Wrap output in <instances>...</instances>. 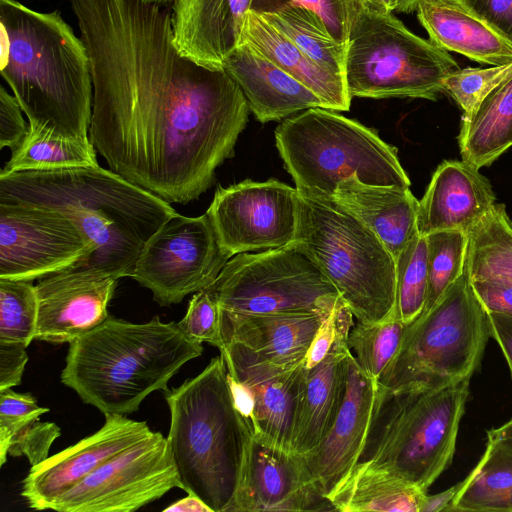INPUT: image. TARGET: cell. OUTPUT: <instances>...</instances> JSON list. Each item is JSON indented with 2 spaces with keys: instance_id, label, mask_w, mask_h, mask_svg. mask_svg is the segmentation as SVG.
<instances>
[{
  "instance_id": "f6af8a7d",
  "label": "cell",
  "mask_w": 512,
  "mask_h": 512,
  "mask_svg": "<svg viewBox=\"0 0 512 512\" xmlns=\"http://www.w3.org/2000/svg\"><path fill=\"white\" fill-rule=\"evenodd\" d=\"M29 130L22 116V109L14 95L0 87V148L14 151L24 140Z\"/></svg>"
},
{
  "instance_id": "4dcf8cb0",
  "label": "cell",
  "mask_w": 512,
  "mask_h": 512,
  "mask_svg": "<svg viewBox=\"0 0 512 512\" xmlns=\"http://www.w3.org/2000/svg\"><path fill=\"white\" fill-rule=\"evenodd\" d=\"M462 160L477 168L491 165L512 146V77L491 92L457 137Z\"/></svg>"
},
{
  "instance_id": "681fc988",
  "label": "cell",
  "mask_w": 512,
  "mask_h": 512,
  "mask_svg": "<svg viewBox=\"0 0 512 512\" xmlns=\"http://www.w3.org/2000/svg\"><path fill=\"white\" fill-rule=\"evenodd\" d=\"M228 384L234 406L252 436L256 433L255 400L251 390L227 371Z\"/></svg>"
},
{
  "instance_id": "2e32d148",
  "label": "cell",
  "mask_w": 512,
  "mask_h": 512,
  "mask_svg": "<svg viewBox=\"0 0 512 512\" xmlns=\"http://www.w3.org/2000/svg\"><path fill=\"white\" fill-rule=\"evenodd\" d=\"M332 510L303 455L252 436L233 512Z\"/></svg>"
},
{
  "instance_id": "d6986e66",
  "label": "cell",
  "mask_w": 512,
  "mask_h": 512,
  "mask_svg": "<svg viewBox=\"0 0 512 512\" xmlns=\"http://www.w3.org/2000/svg\"><path fill=\"white\" fill-rule=\"evenodd\" d=\"M117 281L102 270L78 267L39 279L35 339L70 343L100 325L109 316Z\"/></svg>"
},
{
  "instance_id": "7c38bea8",
  "label": "cell",
  "mask_w": 512,
  "mask_h": 512,
  "mask_svg": "<svg viewBox=\"0 0 512 512\" xmlns=\"http://www.w3.org/2000/svg\"><path fill=\"white\" fill-rule=\"evenodd\" d=\"M230 258L207 213L178 214L149 239L131 278L149 289L159 305L169 306L210 287Z\"/></svg>"
},
{
  "instance_id": "db71d44e",
  "label": "cell",
  "mask_w": 512,
  "mask_h": 512,
  "mask_svg": "<svg viewBox=\"0 0 512 512\" xmlns=\"http://www.w3.org/2000/svg\"><path fill=\"white\" fill-rule=\"evenodd\" d=\"M365 6L386 13H392L399 5V0H360Z\"/></svg>"
},
{
  "instance_id": "3957f363",
  "label": "cell",
  "mask_w": 512,
  "mask_h": 512,
  "mask_svg": "<svg viewBox=\"0 0 512 512\" xmlns=\"http://www.w3.org/2000/svg\"><path fill=\"white\" fill-rule=\"evenodd\" d=\"M1 75L29 125L90 141L93 80L87 47L59 11L0 0Z\"/></svg>"
},
{
  "instance_id": "5b68a950",
  "label": "cell",
  "mask_w": 512,
  "mask_h": 512,
  "mask_svg": "<svg viewBox=\"0 0 512 512\" xmlns=\"http://www.w3.org/2000/svg\"><path fill=\"white\" fill-rule=\"evenodd\" d=\"M167 442L180 489L213 512H233L252 434L236 410L221 355L197 376L165 392Z\"/></svg>"
},
{
  "instance_id": "cb8c5ba5",
  "label": "cell",
  "mask_w": 512,
  "mask_h": 512,
  "mask_svg": "<svg viewBox=\"0 0 512 512\" xmlns=\"http://www.w3.org/2000/svg\"><path fill=\"white\" fill-rule=\"evenodd\" d=\"M330 312L237 314L220 310L222 343L234 341L277 365L296 366L304 363L317 330Z\"/></svg>"
},
{
  "instance_id": "f35d334b",
  "label": "cell",
  "mask_w": 512,
  "mask_h": 512,
  "mask_svg": "<svg viewBox=\"0 0 512 512\" xmlns=\"http://www.w3.org/2000/svg\"><path fill=\"white\" fill-rule=\"evenodd\" d=\"M512 77V62L489 68H464L449 74L443 81L449 94L463 111L462 118L472 115L483 100Z\"/></svg>"
},
{
  "instance_id": "d6a6232c",
  "label": "cell",
  "mask_w": 512,
  "mask_h": 512,
  "mask_svg": "<svg viewBox=\"0 0 512 512\" xmlns=\"http://www.w3.org/2000/svg\"><path fill=\"white\" fill-rule=\"evenodd\" d=\"M97 165L96 150L90 141L65 138L29 125L26 137L11 152L0 174Z\"/></svg>"
},
{
  "instance_id": "8d00e7d4",
  "label": "cell",
  "mask_w": 512,
  "mask_h": 512,
  "mask_svg": "<svg viewBox=\"0 0 512 512\" xmlns=\"http://www.w3.org/2000/svg\"><path fill=\"white\" fill-rule=\"evenodd\" d=\"M426 239L428 290L422 313L431 309L464 273L468 234L444 230L430 233Z\"/></svg>"
},
{
  "instance_id": "7bdbcfd3",
  "label": "cell",
  "mask_w": 512,
  "mask_h": 512,
  "mask_svg": "<svg viewBox=\"0 0 512 512\" xmlns=\"http://www.w3.org/2000/svg\"><path fill=\"white\" fill-rule=\"evenodd\" d=\"M354 316L341 298L317 330L307 352L304 367L310 369L330 352L342 330L354 325Z\"/></svg>"
},
{
  "instance_id": "f1b7e54d",
  "label": "cell",
  "mask_w": 512,
  "mask_h": 512,
  "mask_svg": "<svg viewBox=\"0 0 512 512\" xmlns=\"http://www.w3.org/2000/svg\"><path fill=\"white\" fill-rule=\"evenodd\" d=\"M426 494L404 478L360 461L327 498L335 511L420 512Z\"/></svg>"
},
{
  "instance_id": "d4e9b609",
  "label": "cell",
  "mask_w": 512,
  "mask_h": 512,
  "mask_svg": "<svg viewBox=\"0 0 512 512\" xmlns=\"http://www.w3.org/2000/svg\"><path fill=\"white\" fill-rule=\"evenodd\" d=\"M416 11L429 40L439 48L491 66L512 62V43L463 0H418Z\"/></svg>"
},
{
  "instance_id": "1f68e13d",
  "label": "cell",
  "mask_w": 512,
  "mask_h": 512,
  "mask_svg": "<svg viewBox=\"0 0 512 512\" xmlns=\"http://www.w3.org/2000/svg\"><path fill=\"white\" fill-rule=\"evenodd\" d=\"M464 273L469 281L512 284V220L495 203L468 233Z\"/></svg>"
},
{
  "instance_id": "ac0fdd59",
  "label": "cell",
  "mask_w": 512,
  "mask_h": 512,
  "mask_svg": "<svg viewBox=\"0 0 512 512\" xmlns=\"http://www.w3.org/2000/svg\"><path fill=\"white\" fill-rule=\"evenodd\" d=\"M219 350L228 373L246 385L253 394L256 419L254 436L292 450L305 384L304 363L296 366L277 365L234 341H223Z\"/></svg>"
},
{
  "instance_id": "83f0119b",
  "label": "cell",
  "mask_w": 512,
  "mask_h": 512,
  "mask_svg": "<svg viewBox=\"0 0 512 512\" xmlns=\"http://www.w3.org/2000/svg\"><path fill=\"white\" fill-rule=\"evenodd\" d=\"M252 44L267 59L311 89L327 109L347 111L351 97L344 77L311 60L278 27L259 12L246 15L242 41Z\"/></svg>"
},
{
  "instance_id": "e0dca14e",
  "label": "cell",
  "mask_w": 512,
  "mask_h": 512,
  "mask_svg": "<svg viewBox=\"0 0 512 512\" xmlns=\"http://www.w3.org/2000/svg\"><path fill=\"white\" fill-rule=\"evenodd\" d=\"M152 433L146 422L105 414V423L98 431L32 466L21 495L35 510L51 509L62 495L103 463Z\"/></svg>"
},
{
  "instance_id": "7a4b0ae2",
  "label": "cell",
  "mask_w": 512,
  "mask_h": 512,
  "mask_svg": "<svg viewBox=\"0 0 512 512\" xmlns=\"http://www.w3.org/2000/svg\"><path fill=\"white\" fill-rule=\"evenodd\" d=\"M0 202L69 216L97 247L76 267L118 279L131 277L149 239L179 214L162 198L99 165L0 174Z\"/></svg>"
},
{
  "instance_id": "44dd1931",
  "label": "cell",
  "mask_w": 512,
  "mask_h": 512,
  "mask_svg": "<svg viewBox=\"0 0 512 512\" xmlns=\"http://www.w3.org/2000/svg\"><path fill=\"white\" fill-rule=\"evenodd\" d=\"M496 203L489 180L464 160H445L434 171L419 201L418 232L470 230Z\"/></svg>"
},
{
  "instance_id": "52a82bcc",
  "label": "cell",
  "mask_w": 512,
  "mask_h": 512,
  "mask_svg": "<svg viewBox=\"0 0 512 512\" xmlns=\"http://www.w3.org/2000/svg\"><path fill=\"white\" fill-rule=\"evenodd\" d=\"M276 147L299 194L331 198L350 177L375 186L410 188L395 147L337 111L316 107L285 118Z\"/></svg>"
},
{
  "instance_id": "f907efd6",
  "label": "cell",
  "mask_w": 512,
  "mask_h": 512,
  "mask_svg": "<svg viewBox=\"0 0 512 512\" xmlns=\"http://www.w3.org/2000/svg\"><path fill=\"white\" fill-rule=\"evenodd\" d=\"M487 318L490 336L501 348L512 378V316L487 313Z\"/></svg>"
},
{
  "instance_id": "4316f807",
  "label": "cell",
  "mask_w": 512,
  "mask_h": 512,
  "mask_svg": "<svg viewBox=\"0 0 512 512\" xmlns=\"http://www.w3.org/2000/svg\"><path fill=\"white\" fill-rule=\"evenodd\" d=\"M351 328L341 331L321 362L305 368V384L292 440V450L298 454L306 455L314 450L338 414L346 388L350 353L347 338Z\"/></svg>"
},
{
  "instance_id": "30bf717a",
  "label": "cell",
  "mask_w": 512,
  "mask_h": 512,
  "mask_svg": "<svg viewBox=\"0 0 512 512\" xmlns=\"http://www.w3.org/2000/svg\"><path fill=\"white\" fill-rule=\"evenodd\" d=\"M487 313L463 273L427 312L407 324L379 387H440L472 378L490 338Z\"/></svg>"
},
{
  "instance_id": "836d02e7",
  "label": "cell",
  "mask_w": 512,
  "mask_h": 512,
  "mask_svg": "<svg viewBox=\"0 0 512 512\" xmlns=\"http://www.w3.org/2000/svg\"><path fill=\"white\" fill-rule=\"evenodd\" d=\"M311 60L344 77L346 46L336 41L321 19L302 6H285L261 13Z\"/></svg>"
},
{
  "instance_id": "f5cc1de1",
  "label": "cell",
  "mask_w": 512,
  "mask_h": 512,
  "mask_svg": "<svg viewBox=\"0 0 512 512\" xmlns=\"http://www.w3.org/2000/svg\"><path fill=\"white\" fill-rule=\"evenodd\" d=\"M164 511L213 512L212 509L201 499L191 494H188V496L172 503L170 506L166 507Z\"/></svg>"
},
{
  "instance_id": "ba28073f",
  "label": "cell",
  "mask_w": 512,
  "mask_h": 512,
  "mask_svg": "<svg viewBox=\"0 0 512 512\" xmlns=\"http://www.w3.org/2000/svg\"><path fill=\"white\" fill-rule=\"evenodd\" d=\"M293 244L332 282L357 321L378 322L396 314L394 256L333 199L299 194Z\"/></svg>"
},
{
  "instance_id": "d590c367",
  "label": "cell",
  "mask_w": 512,
  "mask_h": 512,
  "mask_svg": "<svg viewBox=\"0 0 512 512\" xmlns=\"http://www.w3.org/2000/svg\"><path fill=\"white\" fill-rule=\"evenodd\" d=\"M396 315L409 324L423 311L428 290L427 239L417 233L395 258Z\"/></svg>"
},
{
  "instance_id": "6f0895ef",
  "label": "cell",
  "mask_w": 512,
  "mask_h": 512,
  "mask_svg": "<svg viewBox=\"0 0 512 512\" xmlns=\"http://www.w3.org/2000/svg\"><path fill=\"white\" fill-rule=\"evenodd\" d=\"M145 2H149V3H156V4H164V3H167V2H171L174 0H143Z\"/></svg>"
},
{
  "instance_id": "7402d4cb",
  "label": "cell",
  "mask_w": 512,
  "mask_h": 512,
  "mask_svg": "<svg viewBox=\"0 0 512 512\" xmlns=\"http://www.w3.org/2000/svg\"><path fill=\"white\" fill-rule=\"evenodd\" d=\"M252 0H174L172 28L181 54L212 69H223L242 43Z\"/></svg>"
},
{
  "instance_id": "5bb4252c",
  "label": "cell",
  "mask_w": 512,
  "mask_h": 512,
  "mask_svg": "<svg viewBox=\"0 0 512 512\" xmlns=\"http://www.w3.org/2000/svg\"><path fill=\"white\" fill-rule=\"evenodd\" d=\"M97 247L69 216L0 202V278L33 281L83 264Z\"/></svg>"
},
{
  "instance_id": "bcb514c9",
  "label": "cell",
  "mask_w": 512,
  "mask_h": 512,
  "mask_svg": "<svg viewBox=\"0 0 512 512\" xmlns=\"http://www.w3.org/2000/svg\"><path fill=\"white\" fill-rule=\"evenodd\" d=\"M469 283L487 313L512 316V284L491 280H476Z\"/></svg>"
},
{
  "instance_id": "f546056e",
  "label": "cell",
  "mask_w": 512,
  "mask_h": 512,
  "mask_svg": "<svg viewBox=\"0 0 512 512\" xmlns=\"http://www.w3.org/2000/svg\"><path fill=\"white\" fill-rule=\"evenodd\" d=\"M512 512V447L491 430L475 467L446 512Z\"/></svg>"
},
{
  "instance_id": "603a6c76",
  "label": "cell",
  "mask_w": 512,
  "mask_h": 512,
  "mask_svg": "<svg viewBox=\"0 0 512 512\" xmlns=\"http://www.w3.org/2000/svg\"><path fill=\"white\" fill-rule=\"evenodd\" d=\"M223 69L239 85L249 109L261 123L279 121L310 108H326L311 89L247 41L243 40L228 56Z\"/></svg>"
},
{
  "instance_id": "ffe728a7",
  "label": "cell",
  "mask_w": 512,
  "mask_h": 512,
  "mask_svg": "<svg viewBox=\"0 0 512 512\" xmlns=\"http://www.w3.org/2000/svg\"><path fill=\"white\" fill-rule=\"evenodd\" d=\"M377 390L378 382L362 371L350 351L345 394L338 414L320 444L303 455L325 497L359 461L371 423Z\"/></svg>"
},
{
  "instance_id": "b9f144b4",
  "label": "cell",
  "mask_w": 512,
  "mask_h": 512,
  "mask_svg": "<svg viewBox=\"0 0 512 512\" xmlns=\"http://www.w3.org/2000/svg\"><path fill=\"white\" fill-rule=\"evenodd\" d=\"M177 323L190 339L207 342L218 349L221 347L220 307L209 287L193 295L185 316Z\"/></svg>"
},
{
  "instance_id": "9f6ffc18",
  "label": "cell",
  "mask_w": 512,
  "mask_h": 512,
  "mask_svg": "<svg viewBox=\"0 0 512 512\" xmlns=\"http://www.w3.org/2000/svg\"><path fill=\"white\" fill-rule=\"evenodd\" d=\"M418 0H399L398 12H412L416 10Z\"/></svg>"
},
{
  "instance_id": "11a10c76",
  "label": "cell",
  "mask_w": 512,
  "mask_h": 512,
  "mask_svg": "<svg viewBox=\"0 0 512 512\" xmlns=\"http://www.w3.org/2000/svg\"><path fill=\"white\" fill-rule=\"evenodd\" d=\"M490 430L512 447V418L501 426Z\"/></svg>"
},
{
  "instance_id": "60d3db41",
  "label": "cell",
  "mask_w": 512,
  "mask_h": 512,
  "mask_svg": "<svg viewBox=\"0 0 512 512\" xmlns=\"http://www.w3.org/2000/svg\"><path fill=\"white\" fill-rule=\"evenodd\" d=\"M285 6H302L312 11L330 35L346 46L354 0H252L250 10L272 13Z\"/></svg>"
},
{
  "instance_id": "6da1fadb",
  "label": "cell",
  "mask_w": 512,
  "mask_h": 512,
  "mask_svg": "<svg viewBox=\"0 0 512 512\" xmlns=\"http://www.w3.org/2000/svg\"><path fill=\"white\" fill-rule=\"evenodd\" d=\"M91 61L89 140L109 169L168 203L198 199L234 154L249 106L225 69L174 43L172 13L143 0H71Z\"/></svg>"
},
{
  "instance_id": "484cf974",
  "label": "cell",
  "mask_w": 512,
  "mask_h": 512,
  "mask_svg": "<svg viewBox=\"0 0 512 512\" xmlns=\"http://www.w3.org/2000/svg\"><path fill=\"white\" fill-rule=\"evenodd\" d=\"M331 199L369 227L394 258L419 233V201L410 188L369 185L350 177L338 184Z\"/></svg>"
},
{
  "instance_id": "9a60e30c",
  "label": "cell",
  "mask_w": 512,
  "mask_h": 512,
  "mask_svg": "<svg viewBox=\"0 0 512 512\" xmlns=\"http://www.w3.org/2000/svg\"><path fill=\"white\" fill-rule=\"evenodd\" d=\"M298 208L296 188L275 179H247L228 187L219 186L206 213L221 247L233 257L293 243Z\"/></svg>"
},
{
  "instance_id": "816d5d0a",
  "label": "cell",
  "mask_w": 512,
  "mask_h": 512,
  "mask_svg": "<svg viewBox=\"0 0 512 512\" xmlns=\"http://www.w3.org/2000/svg\"><path fill=\"white\" fill-rule=\"evenodd\" d=\"M459 486L460 482L440 493L434 495L426 494L422 500L420 512H446L450 503L454 499Z\"/></svg>"
},
{
  "instance_id": "e575fe53",
  "label": "cell",
  "mask_w": 512,
  "mask_h": 512,
  "mask_svg": "<svg viewBox=\"0 0 512 512\" xmlns=\"http://www.w3.org/2000/svg\"><path fill=\"white\" fill-rule=\"evenodd\" d=\"M407 324L397 315L378 322H360L352 326L347 345L362 371L379 381L387 365L395 356Z\"/></svg>"
},
{
  "instance_id": "277c9868",
  "label": "cell",
  "mask_w": 512,
  "mask_h": 512,
  "mask_svg": "<svg viewBox=\"0 0 512 512\" xmlns=\"http://www.w3.org/2000/svg\"><path fill=\"white\" fill-rule=\"evenodd\" d=\"M202 352L176 322L155 316L134 324L109 315L69 343L61 381L104 415H126L152 392H167L170 379Z\"/></svg>"
},
{
  "instance_id": "7dc6e473",
  "label": "cell",
  "mask_w": 512,
  "mask_h": 512,
  "mask_svg": "<svg viewBox=\"0 0 512 512\" xmlns=\"http://www.w3.org/2000/svg\"><path fill=\"white\" fill-rule=\"evenodd\" d=\"M479 17L512 43V0H463Z\"/></svg>"
},
{
  "instance_id": "ee69618b",
  "label": "cell",
  "mask_w": 512,
  "mask_h": 512,
  "mask_svg": "<svg viewBox=\"0 0 512 512\" xmlns=\"http://www.w3.org/2000/svg\"><path fill=\"white\" fill-rule=\"evenodd\" d=\"M49 409L37 404L29 393H17L11 388L0 391V434L9 432L20 423L40 418Z\"/></svg>"
},
{
  "instance_id": "ab89813d",
  "label": "cell",
  "mask_w": 512,
  "mask_h": 512,
  "mask_svg": "<svg viewBox=\"0 0 512 512\" xmlns=\"http://www.w3.org/2000/svg\"><path fill=\"white\" fill-rule=\"evenodd\" d=\"M61 435L60 428L53 422H43L40 418L29 419L7 434L0 435V465L7 456L24 455L32 466L49 456L53 442Z\"/></svg>"
},
{
  "instance_id": "8fae6325",
  "label": "cell",
  "mask_w": 512,
  "mask_h": 512,
  "mask_svg": "<svg viewBox=\"0 0 512 512\" xmlns=\"http://www.w3.org/2000/svg\"><path fill=\"white\" fill-rule=\"evenodd\" d=\"M209 288L221 311L237 314L330 312L342 298L293 243L231 257Z\"/></svg>"
},
{
  "instance_id": "74e56055",
  "label": "cell",
  "mask_w": 512,
  "mask_h": 512,
  "mask_svg": "<svg viewBox=\"0 0 512 512\" xmlns=\"http://www.w3.org/2000/svg\"><path fill=\"white\" fill-rule=\"evenodd\" d=\"M38 298L32 281L0 278V341L25 344L35 339Z\"/></svg>"
},
{
  "instance_id": "9c48e42d",
  "label": "cell",
  "mask_w": 512,
  "mask_h": 512,
  "mask_svg": "<svg viewBox=\"0 0 512 512\" xmlns=\"http://www.w3.org/2000/svg\"><path fill=\"white\" fill-rule=\"evenodd\" d=\"M459 69L445 50L412 33L392 13L354 0L344 80L350 97L437 99Z\"/></svg>"
},
{
  "instance_id": "8992f818",
  "label": "cell",
  "mask_w": 512,
  "mask_h": 512,
  "mask_svg": "<svg viewBox=\"0 0 512 512\" xmlns=\"http://www.w3.org/2000/svg\"><path fill=\"white\" fill-rule=\"evenodd\" d=\"M471 378L445 386L379 387L359 461L426 491L450 466Z\"/></svg>"
},
{
  "instance_id": "c3c4849f",
  "label": "cell",
  "mask_w": 512,
  "mask_h": 512,
  "mask_svg": "<svg viewBox=\"0 0 512 512\" xmlns=\"http://www.w3.org/2000/svg\"><path fill=\"white\" fill-rule=\"evenodd\" d=\"M26 348L22 343L0 341V391L21 383L28 361Z\"/></svg>"
},
{
  "instance_id": "4fadbf2b",
  "label": "cell",
  "mask_w": 512,
  "mask_h": 512,
  "mask_svg": "<svg viewBox=\"0 0 512 512\" xmlns=\"http://www.w3.org/2000/svg\"><path fill=\"white\" fill-rule=\"evenodd\" d=\"M167 438L153 432L62 495L58 512H132L180 488Z\"/></svg>"
}]
</instances>
